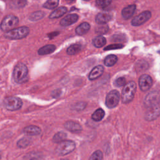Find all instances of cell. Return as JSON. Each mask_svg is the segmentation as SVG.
I'll list each match as a JSON object with an SVG mask.
<instances>
[{"instance_id": "obj_28", "label": "cell", "mask_w": 160, "mask_h": 160, "mask_svg": "<svg viewBox=\"0 0 160 160\" xmlns=\"http://www.w3.org/2000/svg\"><path fill=\"white\" fill-rule=\"evenodd\" d=\"M31 139L28 138H22L18 141L17 146L20 148H25L30 144L31 142Z\"/></svg>"}, {"instance_id": "obj_16", "label": "cell", "mask_w": 160, "mask_h": 160, "mask_svg": "<svg viewBox=\"0 0 160 160\" xmlns=\"http://www.w3.org/2000/svg\"><path fill=\"white\" fill-rule=\"evenodd\" d=\"M41 132V129L38 126L34 125H30L26 126L23 129V132L28 136H36L39 134Z\"/></svg>"}, {"instance_id": "obj_3", "label": "cell", "mask_w": 160, "mask_h": 160, "mask_svg": "<svg viewBox=\"0 0 160 160\" xmlns=\"http://www.w3.org/2000/svg\"><path fill=\"white\" fill-rule=\"evenodd\" d=\"M29 32V28L26 26H22L18 28H14L4 34L6 38L10 39H20L26 37Z\"/></svg>"}, {"instance_id": "obj_21", "label": "cell", "mask_w": 160, "mask_h": 160, "mask_svg": "<svg viewBox=\"0 0 160 160\" xmlns=\"http://www.w3.org/2000/svg\"><path fill=\"white\" fill-rule=\"evenodd\" d=\"M104 115H105L104 111L101 108H99L93 112V114H92L91 118L94 121H100L103 119V118L104 117Z\"/></svg>"}, {"instance_id": "obj_14", "label": "cell", "mask_w": 160, "mask_h": 160, "mask_svg": "<svg viewBox=\"0 0 160 160\" xmlns=\"http://www.w3.org/2000/svg\"><path fill=\"white\" fill-rule=\"evenodd\" d=\"M112 18V14L108 12H99L97 14L95 18L96 22L99 24H106L108 21H109Z\"/></svg>"}, {"instance_id": "obj_1", "label": "cell", "mask_w": 160, "mask_h": 160, "mask_svg": "<svg viewBox=\"0 0 160 160\" xmlns=\"http://www.w3.org/2000/svg\"><path fill=\"white\" fill-rule=\"evenodd\" d=\"M13 78L17 83H23L28 81V69L26 66L21 62L16 65L13 70Z\"/></svg>"}, {"instance_id": "obj_11", "label": "cell", "mask_w": 160, "mask_h": 160, "mask_svg": "<svg viewBox=\"0 0 160 160\" xmlns=\"http://www.w3.org/2000/svg\"><path fill=\"white\" fill-rule=\"evenodd\" d=\"M144 105L146 108L159 104V93L157 91H152L149 93L144 101Z\"/></svg>"}, {"instance_id": "obj_27", "label": "cell", "mask_w": 160, "mask_h": 160, "mask_svg": "<svg viewBox=\"0 0 160 160\" xmlns=\"http://www.w3.org/2000/svg\"><path fill=\"white\" fill-rule=\"evenodd\" d=\"M41 155L39 152H31L27 154L23 158V160H40Z\"/></svg>"}, {"instance_id": "obj_22", "label": "cell", "mask_w": 160, "mask_h": 160, "mask_svg": "<svg viewBox=\"0 0 160 160\" xmlns=\"http://www.w3.org/2000/svg\"><path fill=\"white\" fill-rule=\"evenodd\" d=\"M118 61V58L116 56L113 54L108 55L106 57V58L104 60V64L105 66L108 67H111L114 66Z\"/></svg>"}, {"instance_id": "obj_40", "label": "cell", "mask_w": 160, "mask_h": 160, "mask_svg": "<svg viewBox=\"0 0 160 160\" xmlns=\"http://www.w3.org/2000/svg\"><path fill=\"white\" fill-rule=\"evenodd\" d=\"M61 160H68V159H61Z\"/></svg>"}, {"instance_id": "obj_20", "label": "cell", "mask_w": 160, "mask_h": 160, "mask_svg": "<svg viewBox=\"0 0 160 160\" xmlns=\"http://www.w3.org/2000/svg\"><path fill=\"white\" fill-rule=\"evenodd\" d=\"M56 49V47L53 44H48L42 48H41L38 50V54L39 55H45L51 54Z\"/></svg>"}, {"instance_id": "obj_35", "label": "cell", "mask_w": 160, "mask_h": 160, "mask_svg": "<svg viewBox=\"0 0 160 160\" xmlns=\"http://www.w3.org/2000/svg\"><path fill=\"white\" fill-rule=\"evenodd\" d=\"M123 45L121 44H112L111 45H109L104 48V51H108V50H112V49H118L123 48Z\"/></svg>"}, {"instance_id": "obj_41", "label": "cell", "mask_w": 160, "mask_h": 160, "mask_svg": "<svg viewBox=\"0 0 160 160\" xmlns=\"http://www.w3.org/2000/svg\"><path fill=\"white\" fill-rule=\"evenodd\" d=\"M84 1H90V0H84Z\"/></svg>"}, {"instance_id": "obj_2", "label": "cell", "mask_w": 160, "mask_h": 160, "mask_svg": "<svg viewBox=\"0 0 160 160\" xmlns=\"http://www.w3.org/2000/svg\"><path fill=\"white\" fill-rule=\"evenodd\" d=\"M136 91V84L134 81H129L126 84L121 93V100L122 103H129L134 98Z\"/></svg>"}, {"instance_id": "obj_4", "label": "cell", "mask_w": 160, "mask_h": 160, "mask_svg": "<svg viewBox=\"0 0 160 160\" xmlns=\"http://www.w3.org/2000/svg\"><path fill=\"white\" fill-rule=\"evenodd\" d=\"M19 23V19L18 17L9 14L4 17L1 22V29L4 32H8L15 28Z\"/></svg>"}, {"instance_id": "obj_23", "label": "cell", "mask_w": 160, "mask_h": 160, "mask_svg": "<svg viewBox=\"0 0 160 160\" xmlns=\"http://www.w3.org/2000/svg\"><path fill=\"white\" fill-rule=\"evenodd\" d=\"M106 43V39L102 36H98L94 38L92 40V44L96 48L102 47Z\"/></svg>"}, {"instance_id": "obj_7", "label": "cell", "mask_w": 160, "mask_h": 160, "mask_svg": "<svg viewBox=\"0 0 160 160\" xmlns=\"http://www.w3.org/2000/svg\"><path fill=\"white\" fill-rule=\"evenodd\" d=\"M120 95L118 91L112 90L106 96L105 104L108 108H114L119 103Z\"/></svg>"}, {"instance_id": "obj_34", "label": "cell", "mask_w": 160, "mask_h": 160, "mask_svg": "<svg viewBox=\"0 0 160 160\" xmlns=\"http://www.w3.org/2000/svg\"><path fill=\"white\" fill-rule=\"evenodd\" d=\"M148 64L146 61H139V62H138V63L136 64V68L137 71H144L146 70L148 68Z\"/></svg>"}, {"instance_id": "obj_31", "label": "cell", "mask_w": 160, "mask_h": 160, "mask_svg": "<svg viewBox=\"0 0 160 160\" xmlns=\"http://www.w3.org/2000/svg\"><path fill=\"white\" fill-rule=\"evenodd\" d=\"M44 16V13L42 11H36L32 13L29 16V19L31 21H38L42 19Z\"/></svg>"}, {"instance_id": "obj_32", "label": "cell", "mask_w": 160, "mask_h": 160, "mask_svg": "<svg viewBox=\"0 0 160 160\" xmlns=\"http://www.w3.org/2000/svg\"><path fill=\"white\" fill-rule=\"evenodd\" d=\"M102 152L99 150H97L92 154L89 160H102Z\"/></svg>"}, {"instance_id": "obj_9", "label": "cell", "mask_w": 160, "mask_h": 160, "mask_svg": "<svg viewBox=\"0 0 160 160\" xmlns=\"http://www.w3.org/2000/svg\"><path fill=\"white\" fill-rule=\"evenodd\" d=\"M159 104L147 108V110L144 114V118L147 121H152L156 119L159 115Z\"/></svg>"}, {"instance_id": "obj_33", "label": "cell", "mask_w": 160, "mask_h": 160, "mask_svg": "<svg viewBox=\"0 0 160 160\" xmlns=\"http://www.w3.org/2000/svg\"><path fill=\"white\" fill-rule=\"evenodd\" d=\"M112 0H96V5L101 8L108 7L111 2Z\"/></svg>"}, {"instance_id": "obj_13", "label": "cell", "mask_w": 160, "mask_h": 160, "mask_svg": "<svg viewBox=\"0 0 160 160\" xmlns=\"http://www.w3.org/2000/svg\"><path fill=\"white\" fill-rule=\"evenodd\" d=\"M79 19V16L76 14H71L62 18L60 21V24L62 26H68L76 22Z\"/></svg>"}, {"instance_id": "obj_5", "label": "cell", "mask_w": 160, "mask_h": 160, "mask_svg": "<svg viewBox=\"0 0 160 160\" xmlns=\"http://www.w3.org/2000/svg\"><path fill=\"white\" fill-rule=\"evenodd\" d=\"M76 147L75 143L72 141L64 140L59 143L56 148V152L59 156H64L72 152Z\"/></svg>"}, {"instance_id": "obj_19", "label": "cell", "mask_w": 160, "mask_h": 160, "mask_svg": "<svg viewBox=\"0 0 160 160\" xmlns=\"http://www.w3.org/2000/svg\"><path fill=\"white\" fill-rule=\"evenodd\" d=\"M67 11L68 9L66 7L61 6L60 8H58V9H55L54 11H52L50 14L49 18L54 19V18H58L59 17H61L67 12Z\"/></svg>"}, {"instance_id": "obj_6", "label": "cell", "mask_w": 160, "mask_h": 160, "mask_svg": "<svg viewBox=\"0 0 160 160\" xmlns=\"http://www.w3.org/2000/svg\"><path fill=\"white\" fill-rule=\"evenodd\" d=\"M4 106L9 111H16L19 109L22 105L21 99L17 97L10 96L6 98L4 100Z\"/></svg>"}, {"instance_id": "obj_26", "label": "cell", "mask_w": 160, "mask_h": 160, "mask_svg": "<svg viewBox=\"0 0 160 160\" xmlns=\"http://www.w3.org/2000/svg\"><path fill=\"white\" fill-rule=\"evenodd\" d=\"M27 4V0H11L10 5L14 8H21Z\"/></svg>"}, {"instance_id": "obj_30", "label": "cell", "mask_w": 160, "mask_h": 160, "mask_svg": "<svg viewBox=\"0 0 160 160\" xmlns=\"http://www.w3.org/2000/svg\"><path fill=\"white\" fill-rule=\"evenodd\" d=\"M108 30H109L108 26L106 24H99V26H98L95 29V32L99 34H104L107 33Z\"/></svg>"}, {"instance_id": "obj_38", "label": "cell", "mask_w": 160, "mask_h": 160, "mask_svg": "<svg viewBox=\"0 0 160 160\" xmlns=\"http://www.w3.org/2000/svg\"><path fill=\"white\" fill-rule=\"evenodd\" d=\"M124 39V36L122 34H116L114 35L112 37V40L114 41H121Z\"/></svg>"}, {"instance_id": "obj_29", "label": "cell", "mask_w": 160, "mask_h": 160, "mask_svg": "<svg viewBox=\"0 0 160 160\" xmlns=\"http://www.w3.org/2000/svg\"><path fill=\"white\" fill-rule=\"evenodd\" d=\"M59 4V0H48L44 4L43 7L48 9H52L56 8Z\"/></svg>"}, {"instance_id": "obj_25", "label": "cell", "mask_w": 160, "mask_h": 160, "mask_svg": "<svg viewBox=\"0 0 160 160\" xmlns=\"http://www.w3.org/2000/svg\"><path fill=\"white\" fill-rule=\"evenodd\" d=\"M67 137L66 133L64 132L61 131L55 134L52 138V141L55 143H59L66 139Z\"/></svg>"}, {"instance_id": "obj_37", "label": "cell", "mask_w": 160, "mask_h": 160, "mask_svg": "<svg viewBox=\"0 0 160 160\" xmlns=\"http://www.w3.org/2000/svg\"><path fill=\"white\" fill-rule=\"evenodd\" d=\"M86 103L83 102H80L75 104L74 106V109H76L77 111H81L84 109L86 107Z\"/></svg>"}, {"instance_id": "obj_15", "label": "cell", "mask_w": 160, "mask_h": 160, "mask_svg": "<svg viewBox=\"0 0 160 160\" xmlns=\"http://www.w3.org/2000/svg\"><path fill=\"white\" fill-rule=\"evenodd\" d=\"M104 71V68L102 66H97L94 67L89 74V79L91 81L98 79L100 77Z\"/></svg>"}, {"instance_id": "obj_36", "label": "cell", "mask_w": 160, "mask_h": 160, "mask_svg": "<svg viewBox=\"0 0 160 160\" xmlns=\"http://www.w3.org/2000/svg\"><path fill=\"white\" fill-rule=\"evenodd\" d=\"M114 85L116 87H121L126 84V79L123 77H120L117 78L114 81Z\"/></svg>"}, {"instance_id": "obj_24", "label": "cell", "mask_w": 160, "mask_h": 160, "mask_svg": "<svg viewBox=\"0 0 160 160\" xmlns=\"http://www.w3.org/2000/svg\"><path fill=\"white\" fill-rule=\"evenodd\" d=\"M82 46L79 44H73L67 49V53L69 55H74L79 52Z\"/></svg>"}, {"instance_id": "obj_10", "label": "cell", "mask_w": 160, "mask_h": 160, "mask_svg": "<svg viewBox=\"0 0 160 160\" xmlns=\"http://www.w3.org/2000/svg\"><path fill=\"white\" fill-rule=\"evenodd\" d=\"M152 84V79L150 76L144 74L140 76L139 79V86L142 91H147Z\"/></svg>"}, {"instance_id": "obj_17", "label": "cell", "mask_w": 160, "mask_h": 160, "mask_svg": "<svg viewBox=\"0 0 160 160\" xmlns=\"http://www.w3.org/2000/svg\"><path fill=\"white\" fill-rule=\"evenodd\" d=\"M135 10H136L135 4L129 5L122 10V16L124 19H128L134 14Z\"/></svg>"}, {"instance_id": "obj_12", "label": "cell", "mask_w": 160, "mask_h": 160, "mask_svg": "<svg viewBox=\"0 0 160 160\" xmlns=\"http://www.w3.org/2000/svg\"><path fill=\"white\" fill-rule=\"evenodd\" d=\"M64 126L67 130L73 133H79L82 129V126L78 122L72 121H68L66 122Z\"/></svg>"}, {"instance_id": "obj_39", "label": "cell", "mask_w": 160, "mask_h": 160, "mask_svg": "<svg viewBox=\"0 0 160 160\" xmlns=\"http://www.w3.org/2000/svg\"><path fill=\"white\" fill-rule=\"evenodd\" d=\"M68 3H71V2H72L73 1H74L75 0H65Z\"/></svg>"}, {"instance_id": "obj_8", "label": "cell", "mask_w": 160, "mask_h": 160, "mask_svg": "<svg viewBox=\"0 0 160 160\" xmlns=\"http://www.w3.org/2000/svg\"><path fill=\"white\" fill-rule=\"evenodd\" d=\"M151 17V13L150 11H144L132 19V20L131 21V24L133 26H140L148 21Z\"/></svg>"}, {"instance_id": "obj_18", "label": "cell", "mask_w": 160, "mask_h": 160, "mask_svg": "<svg viewBox=\"0 0 160 160\" xmlns=\"http://www.w3.org/2000/svg\"><path fill=\"white\" fill-rule=\"evenodd\" d=\"M90 29V25L89 23L84 22L81 23L76 28V33L78 35H83L88 32Z\"/></svg>"}]
</instances>
